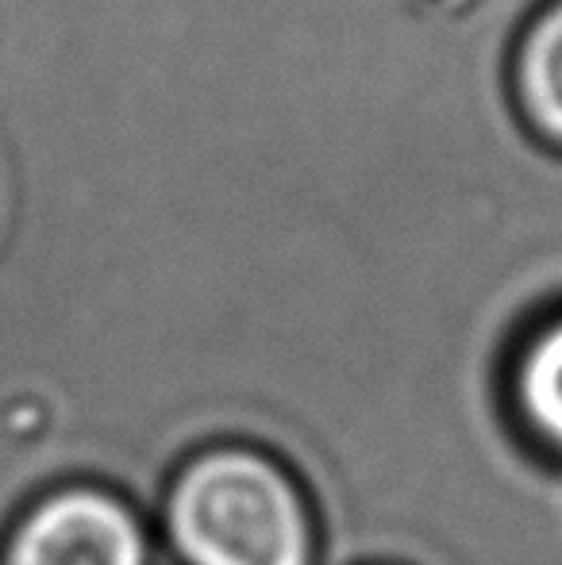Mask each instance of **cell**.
<instances>
[{"instance_id": "3", "label": "cell", "mask_w": 562, "mask_h": 565, "mask_svg": "<svg viewBox=\"0 0 562 565\" xmlns=\"http://www.w3.org/2000/svg\"><path fill=\"white\" fill-rule=\"evenodd\" d=\"M509 404L524 439L543 458L562 461V316L520 342L509 370Z\"/></svg>"}, {"instance_id": "2", "label": "cell", "mask_w": 562, "mask_h": 565, "mask_svg": "<svg viewBox=\"0 0 562 565\" xmlns=\"http://www.w3.org/2000/svg\"><path fill=\"white\" fill-rule=\"evenodd\" d=\"M0 565H147V535L113 492L62 489L23 512Z\"/></svg>"}, {"instance_id": "1", "label": "cell", "mask_w": 562, "mask_h": 565, "mask_svg": "<svg viewBox=\"0 0 562 565\" xmlns=\"http://www.w3.org/2000/svg\"><path fill=\"white\" fill-rule=\"evenodd\" d=\"M166 539L185 565H312V515L278 461L209 450L166 492Z\"/></svg>"}, {"instance_id": "4", "label": "cell", "mask_w": 562, "mask_h": 565, "mask_svg": "<svg viewBox=\"0 0 562 565\" xmlns=\"http://www.w3.org/2000/svg\"><path fill=\"white\" fill-rule=\"evenodd\" d=\"M512 97L548 147L562 150V0H551L524 28L512 54Z\"/></svg>"}]
</instances>
